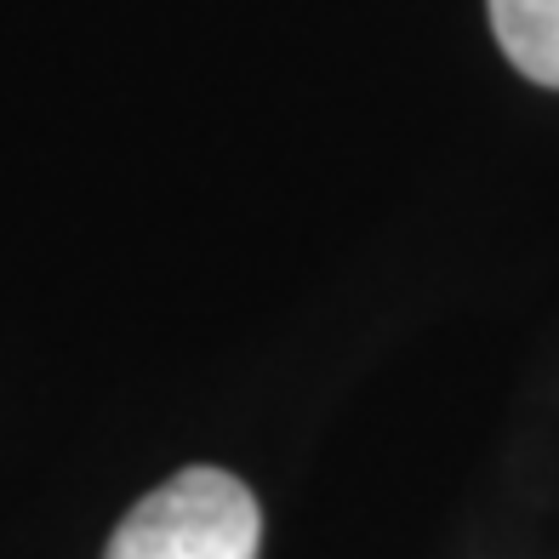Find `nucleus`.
Returning a JSON list of instances; mask_svg holds the SVG:
<instances>
[{
  "label": "nucleus",
  "mask_w": 559,
  "mask_h": 559,
  "mask_svg": "<svg viewBox=\"0 0 559 559\" xmlns=\"http://www.w3.org/2000/svg\"><path fill=\"white\" fill-rule=\"evenodd\" d=\"M258 497L223 468H183L115 525L104 559H258Z\"/></svg>",
  "instance_id": "obj_1"
},
{
  "label": "nucleus",
  "mask_w": 559,
  "mask_h": 559,
  "mask_svg": "<svg viewBox=\"0 0 559 559\" xmlns=\"http://www.w3.org/2000/svg\"><path fill=\"white\" fill-rule=\"evenodd\" d=\"M491 35L525 81L559 92V0H486Z\"/></svg>",
  "instance_id": "obj_2"
}]
</instances>
